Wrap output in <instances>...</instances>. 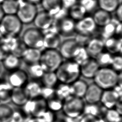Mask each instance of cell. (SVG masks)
I'll list each match as a JSON object with an SVG mask.
<instances>
[{
    "mask_svg": "<svg viewBox=\"0 0 122 122\" xmlns=\"http://www.w3.org/2000/svg\"><path fill=\"white\" fill-rule=\"evenodd\" d=\"M55 72L59 81L68 84L79 79L81 75L80 65L72 60L62 62Z\"/></svg>",
    "mask_w": 122,
    "mask_h": 122,
    "instance_id": "1",
    "label": "cell"
},
{
    "mask_svg": "<svg viewBox=\"0 0 122 122\" xmlns=\"http://www.w3.org/2000/svg\"><path fill=\"white\" fill-rule=\"evenodd\" d=\"M94 83L102 90L112 89L118 84L119 73L111 67H100L93 77Z\"/></svg>",
    "mask_w": 122,
    "mask_h": 122,
    "instance_id": "2",
    "label": "cell"
},
{
    "mask_svg": "<svg viewBox=\"0 0 122 122\" xmlns=\"http://www.w3.org/2000/svg\"><path fill=\"white\" fill-rule=\"evenodd\" d=\"M62 62V57L56 49H46L41 53L39 63L45 72H55Z\"/></svg>",
    "mask_w": 122,
    "mask_h": 122,
    "instance_id": "3",
    "label": "cell"
},
{
    "mask_svg": "<svg viewBox=\"0 0 122 122\" xmlns=\"http://www.w3.org/2000/svg\"><path fill=\"white\" fill-rule=\"evenodd\" d=\"M85 105L82 98L71 95L63 101L62 110L65 116L81 117L83 114Z\"/></svg>",
    "mask_w": 122,
    "mask_h": 122,
    "instance_id": "4",
    "label": "cell"
},
{
    "mask_svg": "<svg viewBox=\"0 0 122 122\" xmlns=\"http://www.w3.org/2000/svg\"><path fill=\"white\" fill-rule=\"evenodd\" d=\"M22 27V23L16 15H5L0 22V29L4 36H18Z\"/></svg>",
    "mask_w": 122,
    "mask_h": 122,
    "instance_id": "5",
    "label": "cell"
},
{
    "mask_svg": "<svg viewBox=\"0 0 122 122\" xmlns=\"http://www.w3.org/2000/svg\"><path fill=\"white\" fill-rule=\"evenodd\" d=\"M21 41L27 48L40 50L43 47V34L36 28H30L24 32Z\"/></svg>",
    "mask_w": 122,
    "mask_h": 122,
    "instance_id": "6",
    "label": "cell"
},
{
    "mask_svg": "<svg viewBox=\"0 0 122 122\" xmlns=\"http://www.w3.org/2000/svg\"><path fill=\"white\" fill-rule=\"evenodd\" d=\"M21 107L22 109L21 111L26 117H37L47 109L46 101L41 97L29 99Z\"/></svg>",
    "mask_w": 122,
    "mask_h": 122,
    "instance_id": "7",
    "label": "cell"
},
{
    "mask_svg": "<svg viewBox=\"0 0 122 122\" xmlns=\"http://www.w3.org/2000/svg\"><path fill=\"white\" fill-rule=\"evenodd\" d=\"M19 6L16 16L22 24H29L33 22L38 13L36 5L26 0H19Z\"/></svg>",
    "mask_w": 122,
    "mask_h": 122,
    "instance_id": "8",
    "label": "cell"
},
{
    "mask_svg": "<svg viewBox=\"0 0 122 122\" xmlns=\"http://www.w3.org/2000/svg\"><path fill=\"white\" fill-rule=\"evenodd\" d=\"M43 34V47L46 49H56L61 44V37L56 26L41 31Z\"/></svg>",
    "mask_w": 122,
    "mask_h": 122,
    "instance_id": "9",
    "label": "cell"
},
{
    "mask_svg": "<svg viewBox=\"0 0 122 122\" xmlns=\"http://www.w3.org/2000/svg\"><path fill=\"white\" fill-rule=\"evenodd\" d=\"M96 27L92 17L86 16L76 22L75 31L78 34L89 36L95 31Z\"/></svg>",
    "mask_w": 122,
    "mask_h": 122,
    "instance_id": "10",
    "label": "cell"
},
{
    "mask_svg": "<svg viewBox=\"0 0 122 122\" xmlns=\"http://www.w3.org/2000/svg\"><path fill=\"white\" fill-rule=\"evenodd\" d=\"M81 47L75 39H68L61 45L59 52L62 58L72 60Z\"/></svg>",
    "mask_w": 122,
    "mask_h": 122,
    "instance_id": "11",
    "label": "cell"
},
{
    "mask_svg": "<svg viewBox=\"0 0 122 122\" xmlns=\"http://www.w3.org/2000/svg\"><path fill=\"white\" fill-rule=\"evenodd\" d=\"M6 79L12 88L23 87L28 82V75L25 71L19 69L10 72Z\"/></svg>",
    "mask_w": 122,
    "mask_h": 122,
    "instance_id": "12",
    "label": "cell"
},
{
    "mask_svg": "<svg viewBox=\"0 0 122 122\" xmlns=\"http://www.w3.org/2000/svg\"><path fill=\"white\" fill-rule=\"evenodd\" d=\"M54 21L52 16L47 11L43 10L38 12L33 22L36 28L43 31L51 27Z\"/></svg>",
    "mask_w": 122,
    "mask_h": 122,
    "instance_id": "13",
    "label": "cell"
},
{
    "mask_svg": "<svg viewBox=\"0 0 122 122\" xmlns=\"http://www.w3.org/2000/svg\"><path fill=\"white\" fill-rule=\"evenodd\" d=\"M75 21L67 16L58 20L56 26L59 34L69 36L75 31Z\"/></svg>",
    "mask_w": 122,
    "mask_h": 122,
    "instance_id": "14",
    "label": "cell"
},
{
    "mask_svg": "<svg viewBox=\"0 0 122 122\" xmlns=\"http://www.w3.org/2000/svg\"><path fill=\"white\" fill-rule=\"evenodd\" d=\"M120 99H122V97L112 89L103 90L100 102L104 107L107 109H110L114 108Z\"/></svg>",
    "mask_w": 122,
    "mask_h": 122,
    "instance_id": "15",
    "label": "cell"
},
{
    "mask_svg": "<svg viewBox=\"0 0 122 122\" xmlns=\"http://www.w3.org/2000/svg\"><path fill=\"white\" fill-rule=\"evenodd\" d=\"M103 90L94 83L88 86L83 98L87 104H97L100 102Z\"/></svg>",
    "mask_w": 122,
    "mask_h": 122,
    "instance_id": "16",
    "label": "cell"
},
{
    "mask_svg": "<svg viewBox=\"0 0 122 122\" xmlns=\"http://www.w3.org/2000/svg\"><path fill=\"white\" fill-rule=\"evenodd\" d=\"M84 47L90 57L95 59L98 54L103 51L104 41L98 38L90 39Z\"/></svg>",
    "mask_w": 122,
    "mask_h": 122,
    "instance_id": "17",
    "label": "cell"
},
{
    "mask_svg": "<svg viewBox=\"0 0 122 122\" xmlns=\"http://www.w3.org/2000/svg\"><path fill=\"white\" fill-rule=\"evenodd\" d=\"M81 75L86 78H93L100 68L95 59L90 58L80 66Z\"/></svg>",
    "mask_w": 122,
    "mask_h": 122,
    "instance_id": "18",
    "label": "cell"
},
{
    "mask_svg": "<svg viewBox=\"0 0 122 122\" xmlns=\"http://www.w3.org/2000/svg\"><path fill=\"white\" fill-rule=\"evenodd\" d=\"M29 99L23 87L12 88L10 94V101L14 104L21 107Z\"/></svg>",
    "mask_w": 122,
    "mask_h": 122,
    "instance_id": "19",
    "label": "cell"
},
{
    "mask_svg": "<svg viewBox=\"0 0 122 122\" xmlns=\"http://www.w3.org/2000/svg\"><path fill=\"white\" fill-rule=\"evenodd\" d=\"M41 52L39 49L26 48L20 59L28 65L39 63Z\"/></svg>",
    "mask_w": 122,
    "mask_h": 122,
    "instance_id": "20",
    "label": "cell"
},
{
    "mask_svg": "<svg viewBox=\"0 0 122 122\" xmlns=\"http://www.w3.org/2000/svg\"><path fill=\"white\" fill-rule=\"evenodd\" d=\"M3 68L10 72L19 69L21 64L20 58L9 53L1 61Z\"/></svg>",
    "mask_w": 122,
    "mask_h": 122,
    "instance_id": "21",
    "label": "cell"
},
{
    "mask_svg": "<svg viewBox=\"0 0 122 122\" xmlns=\"http://www.w3.org/2000/svg\"><path fill=\"white\" fill-rule=\"evenodd\" d=\"M42 86L36 81L27 82L23 88L29 99L40 97Z\"/></svg>",
    "mask_w": 122,
    "mask_h": 122,
    "instance_id": "22",
    "label": "cell"
},
{
    "mask_svg": "<svg viewBox=\"0 0 122 122\" xmlns=\"http://www.w3.org/2000/svg\"><path fill=\"white\" fill-rule=\"evenodd\" d=\"M92 18L97 26L102 27L110 22L112 19L111 13L101 9L95 11Z\"/></svg>",
    "mask_w": 122,
    "mask_h": 122,
    "instance_id": "23",
    "label": "cell"
},
{
    "mask_svg": "<svg viewBox=\"0 0 122 122\" xmlns=\"http://www.w3.org/2000/svg\"><path fill=\"white\" fill-rule=\"evenodd\" d=\"M88 86L85 81L82 80H77L70 84L71 95L83 98Z\"/></svg>",
    "mask_w": 122,
    "mask_h": 122,
    "instance_id": "24",
    "label": "cell"
},
{
    "mask_svg": "<svg viewBox=\"0 0 122 122\" xmlns=\"http://www.w3.org/2000/svg\"><path fill=\"white\" fill-rule=\"evenodd\" d=\"M122 38H115L113 37L105 40L104 48L108 52L112 53H121L122 52Z\"/></svg>",
    "mask_w": 122,
    "mask_h": 122,
    "instance_id": "25",
    "label": "cell"
},
{
    "mask_svg": "<svg viewBox=\"0 0 122 122\" xmlns=\"http://www.w3.org/2000/svg\"><path fill=\"white\" fill-rule=\"evenodd\" d=\"M42 6L45 10L53 17L62 8L61 0H41Z\"/></svg>",
    "mask_w": 122,
    "mask_h": 122,
    "instance_id": "26",
    "label": "cell"
},
{
    "mask_svg": "<svg viewBox=\"0 0 122 122\" xmlns=\"http://www.w3.org/2000/svg\"><path fill=\"white\" fill-rule=\"evenodd\" d=\"M12 88L7 81L0 77V102L6 103L10 101V94Z\"/></svg>",
    "mask_w": 122,
    "mask_h": 122,
    "instance_id": "27",
    "label": "cell"
},
{
    "mask_svg": "<svg viewBox=\"0 0 122 122\" xmlns=\"http://www.w3.org/2000/svg\"><path fill=\"white\" fill-rule=\"evenodd\" d=\"M20 40L18 36H4L0 44L1 48L8 53H11L17 46Z\"/></svg>",
    "mask_w": 122,
    "mask_h": 122,
    "instance_id": "28",
    "label": "cell"
},
{
    "mask_svg": "<svg viewBox=\"0 0 122 122\" xmlns=\"http://www.w3.org/2000/svg\"><path fill=\"white\" fill-rule=\"evenodd\" d=\"M0 6L5 15H16L19 6V0H4Z\"/></svg>",
    "mask_w": 122,
    "mask_h": 122,
    "instance_id": "29",
    "label": "cell"
},
{
    "mask_svg": "<svg viewBox=\"0 0 122 122\" xmlns=\"http://www.w3.org/2000/svg\"><path fill=\"white\" fill-rule=\"evenodd\" d=\"M102 108L103 107H100L97 104H87V105H85L83 114L91 115L101 118L102 115L104 116L107 110L105 107L104 109Z\"/></svg>",
    "mask_w": 122,
    "mask_h": 122,
    "instance_id": "30",
    "label": "cell"
},
{
    "mask_svg": "<svg viewBox=\"0 0 122 122\" xmlns=\"http://www.w3.org/2000/svg\"><path fill=\"white\" fill-rule=\"evenodd\" d=\"M55 88V96L58 98L64 101L71 96L70 84L61 83L56 86Z\"/></svg>",
    "mask_w": 122,
    "mask_h": 122,
    "instance_id": "31",
    "label": "cell"
},
{
    "mask_svg": "<svg viewBox=\"0 0 122 122\" xmlns=\"http://www.w3.org/2000/svg\"><path fill=\"white\" fill-rule=\"evenodd\" d=\"M41 79L42 86L51 88H54L59 81L54 71L45 72Z\"/></svg>",
    "mask_w": 122,
    "mask_h": 122,
    "instance_id": "32",
    "label": "cell"
},
{
    "mask_svg": "<svg viewBox=\"0 0 122 122\" xmlns=\"http://www.w3.org/2000/svg\"><path fill=\"white\" fill-rule=\"evenodd\" d=\"M86 12L84 8L79 3H77L69 10L70 17L74 21H78L85 16Z\"/></svg>",
    "mask_w": 122,
    "mask_h": 122,
    "instance_id": "33",
    "label": "cell"
},
{
    "mask_svg": "<svg viewBox=\"0 0 122 122\" xmlns=\"http://www.w3.org/2000/svg\"><path fill=\"white\" fill-rule=\"evenodd\" d=\"M113 56L108 51H103L95 58L100 67H108L111 66Z\"/></svg>",
    "mask_w": 122,
    "mask_h": 122,
    "instance_id": "34",
    "label": "cell"
},
{
    "mask_svg": "<svg viewBox=\"0 0 122 122\" xmlns=\"http://www.w3.org/2000/svg\"><path fill=\"white\" fill-rule=\"evenodd\" d=\"M100 9L111 13L115 10L120 4L119 0H97Z\"/></svg>",
    "mask_w": 122,
    "mask_h": 122,
    "instance_id": "35",
    "label": "cell"
},
{
    "mask_svg": "<svg viewBox=\"0 0 122 122\" xmlns=\"http://www.w3.org/2000/svg\"><path fill=\"white\" fill-rule=\"evenodd\" d=\"M120 22L117 20L115 22L112 19L110 22L102 27V30L101 33V36L104 40L113 37L115 34V28L116 25Z\"/></svg>",
    "mask_w": 122,
    "mask_h": 122,
    "instance_id": "36",
    "label": "cell"
},
{
    "mask_svg": "<svg viewBox=\"0 0 122 122\" xmlns=\"http://www.w3.org/2000/svg\"><path fill=\"white\" fill-rule=\"evenodd\" d=\"M28 72L30 77L34 80L41 79L45 72L39 62L29 65Z\"/></svg>",
    "mask_w": 122,
    "mask_h": 122,
    "instance_id": "37",
    "label": "cell"
},
{
    "mask_svg": "<svg viewBox=\"0 0 122 122\" xmlns=\"http://www.w3.org/2000/svg\"><path fill=\"white\" fill-rule=\"evenodd\" d=\"M14 110L9 105L0 103V122H9Z\"/></svg>",
    "mask_w": 122,
    "mask_h": 122,
    "instance_id": "38",
    "label": "cell"
},
{
    "mask_svg": "<svg viewBox=\"0 0 122 122\" xmlns=\"http://www.w3.org/2000/svg\"><path fill=\"white\" fill-rule=\"evenodd\" d=\"M46 102L47 109L53 112H58L62 109L63 101L56 96L46 101Z\"/></svg>",
    "mask_w": 122,
    "mask_h": 122,
    "instance_id": "39",
    "label": "cell"
},
{
    "mask_svg": "<svg viewBox=\"0 0 122 122\" xmlns=\"http://www.w3.org/2000/svg\"><path fill=\"white\" fill-rule=\"evenodd\" d=\"M106 122H122V114L114 108L107 109L104 115Z\"/></svg>",
    "mask_w": 122,
    "mask_h": 122,
    "instance_id": "40",
    "label": "cell"
},
{
    "mask_svg": "<svg viewBox=\"0 0 122 122\" xmlns=\"http://www.w3.org/2000/svg\"><path fill=\"white\" fill-rule=\"evenodd\" d=\"M90 58L84 47H81L72 60L81 66L85 62Z\"/></svg>",
    "mask_w": 122,
    "mask_h": 122,
    "instance_id": "41",
    "label": "cell"
},
{
    "mask_svg": "<svg viewBox=\"0 0 122 122\" xmlns=\"http://www.w3.org/2000/svg\"><path fill=\"white\" fill-rule=\"evenodd\" d=\"M79 4L84 8L86 13L93 11L98 5L97 0H80Z\"/></svg>",
    "mask_w": 122,
    "mask_h": 122,
    "instance_id": "42",
    "label": "cell"
},
{
    "mask_svg": "<svg viewBox=\"0 0 122 122\" xmlns=\"http://www.w3.org/2000/svg\"><path fill=\"white\" fill-rule=\"evenodd\" d=\"M55 96V88L42 86L40 97L47 101Z\"/></svg>",
    "mask_w": 122,
    "mask_h": 122,
    "instance_id": "43",
    "label": "cell"
},
{
    "mask_svg": "<svg viewBox=\"0 0 122 122\" xmlns=\"http://www.w3.org/2000/svg\"><path fill=\"white\" fill-rule=\"evenodd\" d=\"M111 68L117 72H121L122 69V58L121 54L113 56Z\"/></svg>",
    "mask_w": 122,
    "mask_h": 122,
    "instance_id": "44",
    "label": "cell"
},
{
    "mask_svg": "<svg viewBox=\"0 0 122 122\" xmlns=\"http://www.w3.org/2000/svg\"><path fill=\"white\" fill-rule=\"evenodd\" d=\"M37 117L40 118L44 122H54L55 121V115L54 112L48 109Z\"/></svg>",
    "mask_w": 122,
    "mask_h": 122,
    "instance_id": "45",
    "label": "cell"
},
{
    "mask_svg": "<svg viewBox=\"0 0 122 122\" xmlns=\"http://www.w3.org/2000/svg\"><path fill=\"white\" fill-rule=\"evenodd\" d=\"M26 117L21 111L14 110L9 122H25Z\"/></svg>",
    "mask_w": 122,
    "mask_h": 122,
    "instance_id": "46",
    "label": "cell"
},
{
    "mask_svg": "<svg viewBox=\"0 0 122 122\" xmlns=\"http://www.w3.org/2000/svg\"><path fill=\"white\" fill-rule=\"evenodd\" d=\"M80 122H105L102 118L88 114H83L80 119Z\"/></svg>",
    "mask_w": 122,
    "mask_h": 122,
    "instance_id": "47",
    "label": "cell"
},
{
    "mask_svg": "<svg viewBox=\"0 0 122 122\" xmlns=\"http://www.w3.org/2000/svg\"><path fill=\"white\" fill-rule=\"evenodd\" d=\"M77 0H61L62 7L66 10H69L77 4Z\"/></svg>",
    "mask_w": 122,
    "mask_h": 122,
    "instance_id": "48",
    "label": "cell"
},
{
    "mask_svg": "<svg viewBox=\"0 0 122 122\" xmlns=\"http://www.w3.org/2000/svg\"><path fill=\"white\" fill-rule=\"evenodd\" d=\"M122 4L120 3L119 6H118V7L117 8V9L115 10L114 11L116 12V16L117 17V20L119 21H121L122 19Z\"/></svg>",
    "mask_w": 122,
    "mask_h": 122,
    "instance_id": "49",
    "label": "cell"
},
{
    "mask_svg": "<svg viewBox=\"0 0 122 122\" xmlns=\"http://www.w3.org/2000/svg\"><path fill=\"white\" fill-rule=\"evenodd\" d=\"M81 117H70L64 116L63 122H80Z\"/></svg>",
    "mask_w": 122,
    "mask_h": 122,
    "instance_id": "50",
    "label": "cell"
},
{
    "mask_svg": "<svg viewBox=\"0 0 122 122\" xmlns=\"http://www.w3.org/2000/svg\"><path fill=\"white\" fill-rule=\"evenodd\" d=\"M120 114H122V99H120L116 104L114 108Z\"/></svg>",
    "mask_w": 122,
    "mask_h": 122,
    "instance_id": "51",
    "label": "cell"
},
{
    "mask_svg": "<svg viewBox=\"0 0 122 122\" xmlns=\"http://www.w3.org/2000/svg\"><path fill=\"white\" fill-rule=\"evenodd\" d=\"M8 54L0 46V61L1 62Z\"/></svg>",
    "mask_w": 122,
    "mask_h": 122,
    "instance_id": "52",
    "label": "cell"
},
{
    "mask_svg": "<svg viewBox=\"0 0 122 122\" xmlns=\"http://www.w3.org/2000/svg\"><path fill=\"white\" fill-rule=\"evenodd\" d=\"M25 122H44L41 119L38 117H30L29 118L26 119Z\"/></svg>",
    "mask_w": 122,
    "mask_h": 122,
    "instance_id": "53",
    "label": "cell"
},
{
    "mask_svg": "<svg viewBox=\"0 0 122 122\" xmlns=\"http://www.w3.org/2000/svg\"><path fill=\"white\" fill-rule=\"evenodd\" d=\"M4 15H5V14H4V13L2 8L1 7V6L0 5V22L2 20L3 18L4 17Z\"/></svg>",
    "mask_w": 122,
    "mask_h": 122,
    "instance_id": "54",
    "label": "cell"
},
{
    "mask_svg": "<svg viewBox=\"0 0 122 122\" xmlns=\"http://www.w3.org/2000/svg\"><path fill=\"white\" fill-rule=\"evenodd\" d=\"M26 0L29 2H30L31 3H32L35 5L36 4L39 3L41 1V0Z\"/></svg>",
    "mask_w": 122,
    "mask_h": 122,
    "instance_id": "55",
    "label": "cell"
},
{
    "mask_svg": "<svg viewBox=\"0 0 122 122\" xmlns=\"http://www.w3.org/2000/svg\"><path fill=\"white\" fill-rule=\"evenodd\" d=\"M4 36L3 33L2 32V31H1V30H0V43H1V42L2 40V39H3V37H4Z\"/></svg>",
    "mask_w": 122,
    "mask_h": 122,
    "instance_id": "56",
    "label": "cell"
},
{
    "mask_svg": "<svg viewBox=\"0 0 122 122\" xmlns=\"http://www.w3.org/2000/svg\"><path fill=\"white\" fill-rule=\"evenodd\" d=\"M3 69V66H2V64L1 61H0V74H1V72H2V70Z\"/></svg>",
    "mask_w": 122,
    "mask_h": 122,
    "instance_id": "57",
    "label": "cell"
},
{
    "mask_svg": "<svg viewBox=\"0 0 122 122\" xmlns=\"http://www.w3.org/2000/svg\"><path fill=\"white\" fill-rule=\"evenodd\" d=\"M3 0H0V5L1 4V3L3 2Z\"/></svg>",
    "mask_w": 122,
    "mask_h": 122,
    "instance_id": "58",
    "label": "cell"
},
{
    "mask_svg": "<svg viewBox=\"0 0 122 122\" xmlns=\"http://www.w3.org/2000/svg\"><path fill=\"white\" fill-rule=\"evenodd\" d=\"M54 122H59V121H54Z\"/></svg>",
    "mask_w": 122,
    "mask_h": 122,
    "instance_id": "59",
    "label": "cell"
}]
</instances>
